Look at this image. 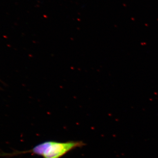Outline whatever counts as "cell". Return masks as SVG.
Segmentation results:
<instances>
[{
	"label": "cell",
	"mask_w": 158,
	"mask_h": 158,
	"mask_svg": "<svg viewBox=\"0 0 158 158\" xmlns=\"http://www.w3.org/2000/svg\"><path fill=\"white\" fill-rule=\"evenodd\" d=\"M85 145L83 141H71L66 142L49 141L37 144L31 149L27 151L13 150L11 153L1 151L0 157L10 158L20 155L31 153L41 156L43 158H60L72 150L81 148Z\"/></svg>",
	"instance_id": "obj_1"
}]
</instances>
